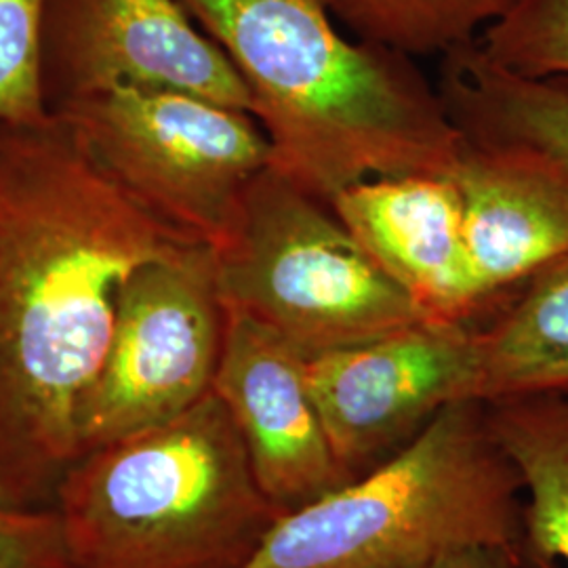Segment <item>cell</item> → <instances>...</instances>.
<instances>
[{"instance_id": "ffe728a7", "label": "cell", "mask_w": 568, "mask_h": 568, "mask_svg": "<svg viewBox=\"0 0 568 568\" xmlns=\"http://www.w3.org/2000/svg\"><path fill=\"white\" fill-rule=\"evenodd\" d=\"M419 568H523L520 556L504 546H467L453 549Z\"/></svg>"}, {"instance_id": "d6986e66", "label": "cell", "mask_w": 568, "mask_h": 568, "mask_svg": "<svg viewBox=\"0 0 568 568\" xmlns=\"http://www.w3.org/2000/svg\"><path fill=\"white\" fill-rule=\"evenodd\" d=\"M0 568H72L58 509L0 501Z\"/></svg>"}, {"instance_id": "3957f363", "label": "cell", "mask_w": 568, "mask_h": 568, "mask_svg": "<svg viewBox=\"0 0 568 568\" xmlns=\"http://www.w3.org/2000/svg\"><path fill=\"white\" fill-rule=\"evenodd\" d=\"M53 501L72 568H243L284 516L215 392L81 455Z\"/></svg>"}, {"instance_id": "7c38bea8", "label": "cell", "mask_w": 568, "mask_h": 568, "mask_svg": "<svg viewBox=\"0 0 568 568\" xmlns=\"http://www.w3.org/2000/svg\"><path fill=\"white\" fill-rule=\"evenodd\" d=\"M483 316H497L546 265L568 253V173L466 142L450 173Z\"/></svg>"}, {"instance_id": "30bf717a", "label": "cell", "mask_w": 568, "mask_h": 568, "mask_svg": "<svg viewBox=\"0 0 568 568\" xmlns=\"http://www.w3.org/2000/svg\"><path fill=\"white\" fill-rule=\"evenodd\" d=\"M213 392L243 436L260 487L284 514L352 480L328 443L307 358L270 326L230 307Z\"/></svg>"}, {"instance_id": "277c9868", "label": "cell", "mask_w": 568, "mask_h": 568, "mask_svg": "<svg viewBox=\"0 0 568 568\" xmlns=\"http://www.w3.org/2000/svg\"><path fill=\"white\" fill-rule=\"evenodd\" d=\"M520 478L487 403L459 400L384 464L286 511L243 568H419L467 546L520 556Z\"/></svg>"}, {"instance_id": "7a4b0ae2", "label": "cell", "mask_w": 568, "mask_h": 568, "mask_svg": "<svg viewBox=\"0 0 568 568\" xmlns=\"http://www.w3.org/2000/svg\"><path fill=\"white\" fill-rule=\"evenodd\" d=\"M225 53L278 169L325 203L352 183L450 175L466 138L413 58L347 41L325 0H180Z\"/></svg>"}, {"instance_id": "ac0fdd59", "label": "cell", "mask_w": 568, "mask_h": 568, "mask_svg": "<svg viewBox=\"0 0 568 568\" xmlns=\"http://www.w3.org/2000/svg\"><path fill=\"white\" fill-rule=\"evenodd\" d=\"M42 9L44 0H0V124L53 119L41 89Z\"/></svg>"}, {"instance_id": "52a82bcc", "label": "cell", "mask_w": 568, "mask_h": 568, "mask_svg": "<svg viewBox=\"0 0 568 568\" xmlns=\"http://www.w3.org/2000/svg\"><path fill=\"white\" fill-rule=\"evenodd\" d=\"M227 307L204 244L135 267L116 300L102 366L77 413L79 457L163 426L213 392Z\"/></svg>"}, {"instance_id": "5bb4252c", "label": "cell", "mask_w": 568, "mask_h": 568, "mask_svg": "<svg viewBox=\"0 0 568 568\" xmlns=\"http://www.w3.org/2000/svg\"><path fill=\"white\" fill-rule=\"evenodd\" d=\"M487 422L523 485V568H568V394L487 403Z\"/></svg>"}, {"instance_id": "9a60e30c", "label": "cell", "mask_w": 568, "mask_h": 568, "mask_svg": "<svg viewBox=\"0 0 568 568\" xmlns=\"http://www.w3.org/2000/svg\"><path fill=\"white\" fill-rule=\"evenodd\" d=\"M476 331V400L568 394V253Z\"/></svg>"}, {"instance_id": "8fae6325", "label": "cell", "mask_w": 568, "mask_h": 568, "mask_svg": "<svg viewBox=\"0 0 568 568\" xmlns=\"http://www.w3.org/2000/svg\"><path fill=\"white\" fill-rule=\"evenodd\" d=\"M331 206L427 318L474 326L485 318L450 175L371 178L347 185Z\"/></svg>"}, {"instance_id": "9c48e42d", "label": "cell", "mask_w": 568, "mask_h": 568, "mask_svg": "<svg viewBox=\"0 0 568 568\" xmlns=\"http://www.w3.org/2000/svg\"><path fill=\"white\" fill-rule=\"evenodd\" d=\"M121 87L183 91L251 114L239 72L180 0H44L41 89L49 114Z\"/></svg>"}, {"instance_id": "5b68a950", "label": "cell", "mask_w": 568, "mask_h": 568, "mask_svg": "<svg viewBox=\"0 0 568 568\" xmlns=\"http://www.w3.org/2000/svg\"><path fill=\"white\" fill-rule=\"evenodd\" d=\"M213 253L225 307L270 326L307 361L427 321L333 206L274 163L246 187Z\"/></svg>"}, {"instance_id": "8992f818", "label": "cell", "mask_w": 568, "mask_h": 568, "mask_svg": "<svg viewBox=\"0 0 568 568\" xmlns=\"http://www.w3.org/2000/svg\"><path fill=\"white\" fill-rule=\"evenodd\" d=\"M91 163L183 243H224L251 182L274 161L253 114L171 89L121 87L65 103Z\"/></svg>"}, {"instance_id": "4fadbf2b", "label": "cell", "mask_w": 568, "mask_h": 568, "mask_svg": "<svg viewBox=\"0 0 568 568\" xmlns=\"http://www.w3.org/2000/svg\"><path fill=\"white\" fill-rule=\"evenodd\" d=\"M438 91L466 142L568 173V79L511 74L476 41L443 55Z\"/></svg>"}, {"instance_id": "2e32d148", "label": "cell", "mask_w": 568, "mask_h": 568, "mask_svg": "<svg viewBox=\"0 0 568 568\" xmlns=\"http://www.w3.org/2000/svg\"><path fill=\"white\" fill-rule=\"evenodd\" d=\"M358 41L406 58L447 55L476 42L514 0H325Z\"/></svg>"}, {"instance_id": "6da1fadb", "label": "cell", "mask_w": 568, "mask_h": 568, "mask_svg": "<svg viewBox=\"0 0 568 568\" xmlns=\"http://www.w3.org/2000/svg\"><path fill=\"white\" fill-rule=\"evenodd\" d=\"M55 116L0 124V501L41 508L79 459L77 413L124 278L183 246Z\"/></svg>"}, {"instance_id": "e0dca14e", "label": "cell", "mask_w": 568, "mask_h": 568, "mask_svg": "<svg viewBox=\"0 0 568 568\" xmlns=\"http://www.w3.org/2000/svg\"><path fill=\"white\" fill-rule=\"evenodd\" d=\"M495 65L525 79H568V0H514L480 34Z\"/></svg>"}, {"instance_id": "ba28073f", "label": "cell", "mask_w": 568, "mask_h": 568, "mask_svg": "<svg viewBox=\"0 0 568 568\" xmlns=\"http://www.w3.org/2000/svg\"><path fill=\"white\" fill-rule=\"evenodd\" d=\"M476 326L432 318L307 361L328 443L352 480L406 447L448 405L476 400Z\"/></svg>"}]
</instances>
